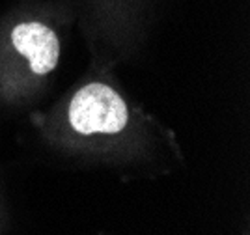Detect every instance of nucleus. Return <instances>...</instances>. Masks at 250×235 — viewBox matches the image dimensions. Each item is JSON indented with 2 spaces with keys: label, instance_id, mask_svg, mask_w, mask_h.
Listing matches in <instances>:
<instances>
[{
  "label": "nucleus",
  "instance_id": "1",
  "mask_svg": "<svg viewBox=\"0 0 250 235\" xmlns=\"http://www.w3.org/2000/svg\"><path fill=\"white\" fill-rule=\"evenodd\" d=\"M69 123L79 134H116L127 125V105L110 86L92 82L73 95Z\"/></svg>",
  "mask_w": 250,
  "mask_h": 235
},
{
  "label": "nucleus",
  "instance_id": "2",
  "mask_svg": "<svg viewBox=\"0 0 250 235\" xmlns=\"http://www.w3.org/2000/svg\"><path fill=\"white\" fill-rule=\"evenodd\" d=\"M11 47L26 58L32 73L49 75L60 62V40L42 21H21L10 34Z\"/></svg>",
  "mask_w": 250,
  "mask_h": 235
}]
</instances>
